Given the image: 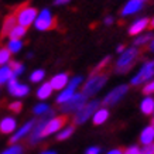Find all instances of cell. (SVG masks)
Listing matches in <instances>:
<instances>
[{"instance_id":"7c38bea8","label":"cell","mask_w":154,"mask_h":154,"mask_svg":"<svg viewBox=\"0 0 154 154\" xmlns=\"http://www.w3.org/2000/svg\"><path fill=\"white\" fill-rule=\"evenodd\" d=\"M144 7V2L141 0H131V2H127L126 6L120 10L122 16H127V14H134L137 13L139 10H141Z\"/></svg>"},{"instance_id":"52a82bcc","label":"cell","mask_w":154,"mask_h":154,"mask_svg":"<svg viewBox=\"0 0 154 154\" xmlns=\"http://www.w3.org/2000/svg\"><path fill=\"white\" fill-rule=\"evenodd\" d=\"M86 99L88 98H85L82 94H75L68 102H65L61 106V110L64 112V115H68L71 112H78L81 107L86 105Z\"/></svg>"},{"instance_id":"7402d4cb","label":"cell","mask_w":154,"mask_h":154,"mask_svg":"<svg viewBox=\"0 0 154 154\" xmlns=\"http://www.w3.org/2000/svg\"><path fill=\"white\" fill-rule=\"evenodd\" d=\"M141 112L144 115H153L154 113V99L153 98H146L141 102Z\"/></svg>"},{"instance_id":"8d00e7d4","label":"cell","mask_w":154,"mask_h":154,"mask_svg":"<svg viewBox=\"0 0 154 154\" xmlns=\"http://www.w3.org/2000/svg\"><path fill=\"white\" fill-rule=\"evenodd\" d=\"M99 153H100V149H99V147H91V149L86 150L85 154H99Z\"/></svg>"},{"instance_id":"9c48e42d","label":"cell","mask_w":154,"mask_h":154,"mask_svg":"<svg viewBox=\"0 0 154 154\" xmlns=\"http://www.w3.org/2000/svg\"><path fill=\"white\" fill-rule=\"evenodd\" d=\"M81 81H82V78L81 76H75L74 79L71 81L69 84L66 85L65 91H62V94L57 98V103H60V105H64L65 102H68L72 96L75 95V89H76V86L81 84Z\"/></svg>"},{"instance_id":"e0dca14e","label":"cell","mask_w":154,"mask_h":154,"mask_svg":"<svg viewBox=\"0 0 154 154\" xmlns=\"http://www.w3.org/2000/svg\"><path fill=\"white\" fill-rule=\"evenodd\" d=\"M16 120H14L13 117H5L3 120L0 122V131L2 133H5V134H9L11 131H14L16 129Z\"/></svg>"},{"instance_id":"b9f144b4","label":"cell","mask_w":154,"mask_h":154,"mask_svg":"<svg viewBox=\"0 0 154 154\" xmlns=\"http://www.w3.org/2000/svg\"><path fill=\"white\" fill-rule=\"evenodd\" d=\"M149 28H154V19H153V20H150V23H149Z\"/></svg>"},{"instance_id":"7a4b0ae2","label":"cell","mask_w":154,"mask_h":154,"mask_svg":"<svg viewBox=\"0 0 154 154\" xmlns=\"http://www.w3.org/2000/svg\"><path fill=\"white\" fill-rule=\"evenodd\" d=\"M14 16H16V20H17L19 26L27 28L28 26H31L35 21V19H37V16H38V11L35 7L28 6V3H23L19 9L16 10Z\"/></svg>"},{"instance_id":"5b68a950","label":"cell","mask_w":154,"mask_h":154,"mask_svg":"<svg viewBox=\"0 0 154 154\" xmlns=\"http://www.w3.org/2000/svg\"><path fill=\"white\" fill-rule=\"evenodd\" d=\"M66 122H68V115H61V116H58V117L50 119V120L45 123L44 129H42L41 139L52 134V133H55V131H58L60 129H62V127L66 125Z\"/></svg>"},{"instance_id":"8992f818","label":"cell","mask_w":154,"mask_h":154,"mask_svg":"<svg viewBox=\"0 0 154 154\" xmlns=\"http://www.w3.org/2000/svg\"><path fill=\"white\" fill-rule=\"evenodd\" d=\"M98 106H99L98 100H92V102L86 103L85 106H82L78 112L75 113L74 123L75 125H82L84 122L88 120V117H91L96 110H98Z\"/></svg>"},{"instance_id":"603a6c76","label":"cell","mask_w":154,"mask_h":154,"mask_svg":"<svg viewBox=\"0 0 154 154\" xmlns=\"http://www.w3.org/2000/svg\"><path fill=\"white\" fill-rule=\"evenodd\" d=\"M26 33H27V28L21 27V26H19V24H16V27L10 31L9 38H10V40H20V38L23 37Z\"/></svg>"},{"instance_id":"ac0fdd59","label":"cell","mask_w":154,"mask_h":154,"mask_svg":"<svg viewBox=\"0 0 154 154\" xmlns=\"http://www.w3.org/2000/svg\"><path fill=\"white\" fill-rule=\"evenodd\" d=\"M153 140H154V127L151 126L146 127L140 134V143L144 146H149L153 143Z\"/></svg>"},{"instance_id":"e575fe53","label":"cell","mask_w":154,"mask_h":154,"mask_svg":"<svg viewBox=\"0 0 154 154\" xmlns=\"http://www.w3.org/2000/svg\"><path fill=\"white\" fill-rule=\"evenodd\" d=\"M141 153L143 154H154V143L149 146H144V149L141 150Z\"/></svg>"},{"instance_id":"4316f807","label":"cell","mask_w":154,"mask_h":154,"mask_svg":"<svg viewBox=\"0 0 154 154\" xmlns=\"http://www.w3.org/2000/svg\"><path fill=\"white\" fill-rule=\"evenodd\" d=\"M74 126H69L66 127V129H64L62 131H60L58 133V136H57V140H66L68 137H71L72 136V133H74Z\"/></svg>"},{"instance_id":"bcb514c9","label":"cell","mask_w":154,"mask_h":154,"mask_svg":"<svg viewBox=\"0 0 154 154\" xmlns=\"http://www.w3.org/2000/svg\"><path fill=\"white\" fill-rule=\"evenodd\" d=\"M140 154H143V153H141V151H140Z\"/></svg>"},{"instance_id":"7bdbcfd3","label":"cell","mask_w":154,"mask_h":154,"mask_svg":"<svg viewBox=\"0 0 154 154\" xmlns=\"http://www.w3.org/2000/svg\"><path fill=\"white\" fill-rule=\"evenodd\" d=\"M123 50H125V47H123V45H119V47H117V51H119V52H122Z\"/></svg>"},{"instance_id":"9a60e30c","label":"cell","mask_w":154,"mask_h":154,"mask_svg":"<svg viewBox=\"0 0 154 154\" xmlns=\"http://www.w3.org/2000/svg\"><path fill=\"white\" fill-rule=\"evenodd\" d=\"M16 23H17V20H16V16L14 14H9L7 17L3 21V27H2V33H0V37H7L10 34V31L16 27Z\"/></svg>"},{"instance_id":"836d02e7","label":"cell","mask_w":154,"mask_h":154,"mask_svg":"<svg viewBox=\"0 0 154 154\" xmlns=\"http://www.w3.org/2000/svg\"><path fill=\"white\" fill-rule=\"evenodd\" d=\"M143 94L144 95L154 94V81H150L149 84H146V86L143 88Z\"/></svg>"},{"instance_id":"cb8c5ba5","label":"cell","mask_w":154,"mask_h":154,"mask_svg":"<svg viewBox=\"0 0 154 154\" xmlns=\"http://www.w3.org/2000/svg\"><path fill=\"white\" fill-rule=\"evenodd\" d=\"M21 47H23V42L20 41V40H10L6 48H7L10 51V54H11V52H19L20 50H21Z\"/></svg>"},{"instance_id":"4fadbf2b","label":"cell","mask_w":154,"mask_h":154,"mask_svg":"<svg viewBox=\"0 0 154 154\" xmlns=\"http://www.w3.org/2000/svg\"><path fill=\"white\" fill-rule=\"evenodd\" d=\"M34 125H35V120H30V122H27L26 125H24L21 129H20L17 133H14V136H11V139H10V143L11 144H14V143H17V141L20 140V139H23L26 134H28L30 131L33 130V127H34Z\"/></svg>"},{"instance_id":"ba28073f","label":"cell","mask_w":154,"mask_h":154,"mask_svg":"<svg viewBox=\"0 0 154 154\" xmlns=\"http://www.w3.org/2000/svg\"><path fill=\"white\" fill-rule=\"evenodd\" d=\"M153 76H154V61H150V62H147V64L143 65V68L139 71V74L131 79V85L144 84V82L151 79Z\"/></svg>"},{"instance_id":"d6986e66","label":"cell","mask_w":154,"mask_h":154,"mask_svg":"<svg viewBox=\"0 0 154 154\" xmlns=\"http://www.w3.org/2000/svg\"><path fill=\"white\" fill-rule=\"evenodd\" d=\"M11 78H14L13 72L10 69L9 65L0 66V84H7Z\"/></svg>"},{"instance_id":"ab89813d","label":"cell","mask_w":154,"mask_h":154,"mask_svg":"<svg viewBox=\"0 0 154 154\" xmlns=\"http://www.w3.org/2000/svg\"><path fill=\"white\" fill-rule=\"evenodd\" d=\"M54 5H68V0H57L54 2Z\"/></svg>"},{"instance_id":"d590c367","label":"cell","mask_w":154,"mask_h":154,"mask_svg":"<svg viewBox=\"0 0 154 154\" xmlns=\"http://www.w3.org/2000/svg\"><path fill=\"white\" fill-rule=\"evenodd\" d=\"M123 154H140V149L137 146H133V147H129Z\"/></svg>"},{"instance_id":"3957f363","label":"cell","mask_w":154,"mask_h":154,"mask_svg":"<svg viewBox=\"0 0 154 154\" xmlns=\"http://www.w3.org/2000/svg\"><path fill=\"white\" fill-rule=\"evenodd\" d=\"M107 81V75L106 74H96V75H91V78L88 79V82L84 85L82 88V92L81 94L84 95L85 98H89V96H94L99 92V89L103 88V85L106 84Z\"/></svg>"},{"instance_id":"f1b7e54d","label":"cell","mask_w":154,"mask_h":154,"mask_svg":"<svg viewBox=\"0 0 154 154\" xmlns=\"http://www.w3.org/2000/svg\"><path fill=\"white\" fill-rule=\"evenodd\" d=\"M48 112H50V107L47 105H44V103H40V105H37V106L34 107V115H37V116H40V115L44 116Z\"/></svg>"},{"instance_id":"f35d334b","label":"cell","mask_w":154,"mask_h":154,"mask_svg":"<svg viewBox=\"0 0 154 154\" xmlns=\"http://www.w3.org/2000/svg\"><path fill=\"white\" fill-rule=\"evenodd\" d=\"M147 50L149 51H151V52H154V38L150 41V44H149V47H147Z\"/></svg>"},{"instance_id":"1f68e13d","label":"cell","mask_w":154,"mask_h":154,"mask_svg":"<svg viewBox=\"0 0 154 154\" xmlns=\"http://www.w3.org/2000/svg\"><path fill=\"white\" fill-rule=\"evenodd\" d=\"M154 37H151V35H144V37H140L137 38L134 41V45L136 47H139V45H144V44H147V42H150L151 40H153Z\"/></svg>"},{"instance_id":"f546056e","label":"cell","mask_w":154,"mask_h":154,"mask_svg":"<svg viewBox=\"0 0 154 154\" xmlns=\"http://www.w3.org/2000/svg\"><path fill=\"white\" fill-rule=\"evenodd\" d=\"M23 146H19V144H13L11 147H9V149L6 150V151H3L2 154H23Z\"/></svg>"},{"instance_id":"60d3db41","label":"cell","mask_w":154,"mask_h":154,"mask_svg":"<svg viewBox=\"0 0 154 154\" xmlns=\"http://www.w3.org/2000/svg\"><path fill=\"white\" fill-rule=\"evenodd\" d=\"M105 23H106V24H112L113 23V19H112V17H106V19H105Z\"/></svg>"},{"instance_id":"83f0119b","label":"cell","mask_w":154,"mask_h":154,"mask_svg":"<svg viewBox=\"0 0 154 154\" xmlns=\"http://www.w3.org/2000/svg\"><path fill=\"white\" fill-rule=\"evenodd\" d=\"M44 75H45V72H44L42 69L34 71L33 74L30 75V81H31V82H34V84H37V82H40V81H42Z\"/></svg>"},{"instance_id":"d4e9b609","label":"cell","mask_w":154,"mask_h":154,"mask_svg":"<svg viewBox=\"0 0 154 154\" xmlns=\"http://www.w3.org/2000/svg\"><path fill=\"white\" fill-rule=\"evenodd\" d=\"M10 51L7 48H0V66H5L10 61Z\"/></svg>"},{"instance_id":"74e56055","label":"cell","mask_w":154,"mask_h":154,"mask_svg":"<svg viewBox=\"0 0 154 154\" xmlns=\"http://www.w3.org/2000/svg\"><path fill=\"white\" fill-rule=\"evenodd\" d=\"M123 153H125V151L122 149H115V150H112V151H109L107 154H123Z\"/></svg>"},{"instance_id":"ffe728a7","label":"cell","mask_w":154,"mask_h":154,"mask_svg":"<svg viewBox=\"0 0 154 154\" xmlns=\"http://www.w3.org/2000/svg\"><path fill=\"white\" fill-rule=\"evenodd\" d=\"M109 117V112H107L106 109H99L96 112L94 113V125H102L106 122V119Z\"/></svg>"},{"instance_id":"4dcf8cb0","label":"cell","mask_w":154,"mask_h":154,"mask_svg":"<svg viewBox=\"0 0 154 154\" xmlns=\"http://www.w3.org/2000/svg\"><path fill=\"white\" fill-rule=\"evenodd\" d=\"M109 61H110V57H106V58H105V60H103L102 62H100V64H99V65H98V66H96V68H95V69H94V72H92V75L100 74V71H102L103 68H105V66H106L107 64H109Z\"/></svg>"},{"instance_id":"ee69618b","label":"cell","mask_w":154,"mask_h":154,"mask_svg":"<svg viewBox=\"0 0 154 154\" xmlns=\"http://www.w3.org/2000/svg\"><path fill=\"white\" fill-rule=\"evenodd\" d=\"M41 154H57L55 151H44V153H41Z\"/></svg>"},{"instance_id":"f6af8a7d","label":"cell","mask_w":154,"mask_h":154,"mask_svg":"<svg viewBox=\"0 0 154 154\" xmlns=\"http://www.w3.org/2000/svg\"><path fill=\"white\" fill-rule=\"evenodd\" d=\"M153 116H154V113H153ZM153 120H154V117H153Z\"/></svg>"},{"instance_id":"484cf974","label":"cell","mask_w":154,"mask_h":154,"mask_svg":"<svg viewBox=\"0 0 154 154\" xmlns=\"http://www.w3.org/2000/svg\"><path fill=\"white\" fill-rule=\"evenodd\" d=\"M9 66H10V69H11V72H13L14 76L20 75V74H21V72L24 71V65H23V64H20V62H16V61H11Z\"/></svg>"},{"instance_id":"8fae6325","label":"cell","mask_w":154,"mask_h":154,"mask_svg":"<svg viewBox=\"0 0 154 154\" xmlns=\"http://www.w3.org/2000/svg\"><path fill=\"white\" fill-rule=\"evenodd\" d=\"M7 88H9V92L13 95V96H26V95L30 92V89H28L27 85L20 84L16 76L11 78V79L7 82Z\"/></svg>"},{"instance_id":"5bb4252c","label":"cell","mask_w":154,"mask_h":154,"mask_svg":"<svg viewBox=\"0 0 154 154\" xmlns=\"http://www.w3.org/2000/svg\"><path fill=\"white\" fill-rule=\"evenodd\" d=\"M50 85H51V88L55 89V91H61V89L66 88V85H68V75L58 74V75H55V76H52V79L50 81Z\"/></svg>"},{"instance_id":"6da1fadb","label":"cell","mask_w":154,"mask_h":154,"mask_svg":"<svg viewBox=\"0 0 154 154\" xmlns=\"http://www.w3.org/2000/svg\"><path fill=\"white\" fill-rule=\"evenodd\" d=\"M139 57H140V50H137V48L126 50L116 62V68H115L116 72L117 74H127L133 68V65L137 62Z\"/></svg>"},{"instance_id":"d6a6232c","label":"cell","mask_w":154,"mask_h":154,"mask_svg":"<svg viewBox=\"0 0 154 154\" xmlns=\"http://www.w3.org/2000/svg\"><path fill=\"white\" fill-rule=\"evenodd\" d=\"M9 109L11 110V112L14 113H20L21 112V109H23V103L21 102H13L9 105Z\"/></svg>"},{"instance_id":"277c9868","label":"cell","mask_w":154,"mask_h":154,"mask_svg":"<svg viewBox=\"0 0 154 154\" xmlns=\"http://www.w3.org/2000/svg\"><path fill=\"white\" fill-rule=\"evenodd\" d=\"M34 26H35L37 30H41V31L52 30V28L57 27V19L52 16L48 9H44L38 13L37 19L34 21Z\"/></svg>"},{"instance_id":"2e32d148","label":"cell","mask_w":154,"mask_h":154,"mask_svg":"<svg viewBox=\"0 0 154 154\" xmlns=\"http://www.w3.org/2000/svg\"><path fill=\"white\" fill-rule=\"evenodd\" d=\"M149 23H150L149 19L137 20V21L131 24V27L129 28V34H130V35H137V34H140L144 28H149Z\"/></svg>"},{"instance_id":"44dd1931","label":"cell","mask_w":154,"mask_h":154,"mask_svg":"<svg viewBox=\"0 0 154 154\" xmlns=\"http://www.w3.org/2000/svg\"><path fill=\"white\" fill-rule=\"evenodd\" d=\"M52 91H54V89L51 88L50 82H47V84H42L41 86L38 88V91H37V96L40 99H47V98H50V95L52 94Z\"/></svg>"},{"instance_id":"30bf717a","label":"cell","mask_w":154,"mask_h":154,"mask_svg":"<svg viewBox=\"0 0 154 154\" xmlns=\"http://www.w3.org/2000/svg\"><path fill=\"white\" fill-rule=\"evenodd\" d=\"M127 89H129V86H126V85H122V86H117V88H115L112 92H110V94L107 95L106 98L102 100V105H105V106L115 105V103H116L119 99L123 98V95L127 92Z\"/></svg>"}]
</instances>
